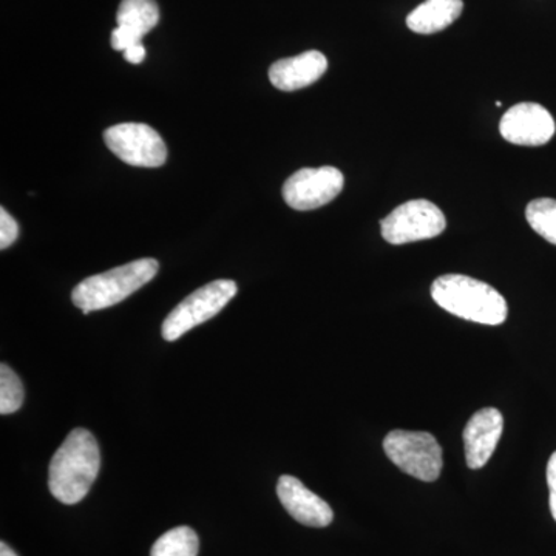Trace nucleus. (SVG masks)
Masks as SVG:
<instances>
[{
  "label": "nucleus",
  "mask_w": 556,
  "mask_h": 556,
  "mask_svg": "<svg viewBox=\"0 0 556 556\" xmlns=\"http://www.w3.org/2000/svg\"><path fill=\"white\" fill-rule=\"evenodd\" d=\"M100 467L101 453L97 439L86 428H75L51 459V495L67 506L78 504L90 492Z\"/></svg>",
  "instance_id": "1"
},
{
  "label": "nucleus",
  "mask_w": 556,
  "mask_h": 556,
  "mask_svg": "<svg viewBox=\"0 0 556 556\" xmlns=\"http://www.w3.org/2000/svg\"><path fill=\"white\" fill-rule=\"evenodd\" d=\"M431 298L442 309L475 324H504L508 308L506 299L495 288L477 278L448 274L431 285Z\"/></svg>",
  "instance_id": "2"
},
{
  "label": "nucleus",
  "mask_w": 556,
  "mask_h": 556,
  "mask_svg": "<svg viewBox=\"0 0 556 556\" xmlns=\"http://www.w3.org/2000/svg\"><path fill=\"white\" fill-rule=\"evenodd\" d=\"M159 262L153 258H139L119 268L86 278L73 289L72 300L84 316L91 311L110 308L130 298L138 289L148 285L159 273Z\"/></svg>",
  "instance_id": "3"
},
{
  "label": "nucleus",
  "mask_w": 556,
  "mask_h": 556,
  "mask_svg": "<svg viewBox=\"0 0 556 556\" xmlns=\"http://www.w3.org/2000/svg\"><path fill=\"white\" fill-rule=\"evenodd\" d=\"M383 450L388 459L409 477L424 482H434L441 477L442 447L427 431H390L383 439Z\"/></svg>",
  "instance_id": "4"
},
{
  "label": "nucleus",
  "mask_w": 556,
  "mask_h": 556,
  "mask_svg": "<svg viewBox=\"0 0 556 556\" xmlns=\"http://www.w3.org/2000/svg\"><path fill=\"white\" fill-rule=\"evenodd\" d=\"M237 283L232 280H215L188 295L172 311L163 324V338L174 342L190 329L217 316L219 311L236 298Z\"/></svg>",
  "instance_id": "5"
},
{
  "label": "nucleus",
  "mask_w": 556,
  "mask_h": 556,
  "mask_svg": "<svg viewBox=\"0 0 556 556\" xmlns=\"http://www.w3.org/2000/svg\"><path fill=\"white\" fill-rule=\"evenodd\" d=\"M445 228L444 212L428 200L407 201L380 222L383 240L394 247L434 239Z\"/></svg>",
  "instance_id": "6"
},
{
  "label": "nucleus",
  "mask_w": 556,
  "mask_h": 556,
  "mask_svg": "<svg viewBox=\"0 0 556 556\" xmlns=\"http://www.w3.org/2000/svg\"><path fill=\"white\" fill-rule=\"evenodd\" d=\"M108 148L124 163L135 167H161L167 160V146L148 124L124 123L104 131Z\"/></svg>",
  "instance_id": "7"
},
{
  "label": "nucleus",
  "mask_w": 556,
  "mask_h": 556,
  "mask_svg": "<svg viewBox=\"0 0 556 556\" xmlns=\"http://www.w3.org/2000/svg\"><path fill=\"white\" fill-rule=\"evenodd\" d=\"M345 185L342 172L325 166L318 169H300L283 185V199L295 211H313L331 203Z\"/></svg>",
  "instance_id": "8"
},
{
  "label": "nucleus",
  "mask_w": 556,
  "mask_h": 556,
  "mask_svg": "<svg viewBox=\"0 0 556 556\" xmlns=\"http://www.w3.org/2000/svg\"><path fill=\"white\" fill-rule=\"evenodd\" d=\"M555 130V119L548 110L535 102L514 105L500 123L501 135L506 141L527 148L547 144L554 138Z\"/></svg>",
  "instance_id": "9"
},
{
  "label": "nucleus",
  "mask_w": 556,
  "mask_h": 556,
  "mask_svg": "<svg viewBox=\"0 0 556 556\" xmlns=\"http://www.w3.org/2000/svg\"><path fill=\"white\" fill-rule=\"evenodd\" d=\"M277 495L288 514L300 525L320 529L331 525L334 519L329 504L291 475L278 479Z\"/></svg>",
  "instance_id": "10"
},
{
  "label": "nucleus",
  "mask_w": 556,
  "mask_h": 556,
  "mask_svg": "<svg viewBox=\"0 0 556 556\" xmlns=\"http://www.w3.org/2000/svg\"><path fill=\"white\" fill-rule=\"evenodd\" d=\"M503 430L504 417L500 409L482 408L470 417L464 428V448L467 466L471 470H479L489 463L503 437Z\"/></svg>",
  "instance_id": "11"
},
{
  "label": "nucleus",
  "mask_w": 556,
  "mask_h": 556,
  "mask_svg": "<svg viewBox=\"0 0 556 556\" xmlns=\"http://www.w3.org/2000/svg\"><path fill=\"white\" fill-rule=\"evenodd\" d=\"M328 60L317 50L305 51L299 56L274 62L269 68V80L276 89L295 91L309 87L327 72Z\"/></svg>",
  "instance_id": "12"
},
{
  "label": "nucleus",
  "mask_w": 556,
  "mask_h": 556,
  "mask_svg": "<svg viewBox=\"0 0 556 556\" xmlns=\"http://www.w3.org/2000/svg\"><path fill=\"white\" fill-rule=\"evenodd\" d=\"M463 10V0H426L408 14L407 25L417 35H434L450 27Z\"/></svg>",
  "instance_id": "13"
},
{
  "label": "nucleus",
  "mask_w": 556,
  "mask_h": 556,
  "mask_svg": "<svg viewBox=\"0 0 556 556\" xmlns=\"http://www.w3.org/2000/svg\"><path fill=\"white\" fill-rule=\"evenodd\" d=\"M118 27L142 40L159 25L160 9L155 0H123L116 13Z\"/></svg>",
  "instance_id": "14"
},
{
  "label": "nucleus",
  "mask_w": 556,
  "mask_h": 556,
  "mask_svg": "<svg viewBox=\"0 0 556 556\" xmlns=\"http://www.w3.org/2000/svg\"><path fill=\"white\" fill-rule=\"evenodd\" d=\"M199 551L200 540L195 530L181 526L160 536L150 556H197Z\"/></svg>",
  "instance_id": "15"
},
{
  "label": "nucleus",
  "mask_w": 556,
  "mask_h": 556,
  "mask_svg": "<svg viewBox=\"0 0 556 556\" xmlns=\"http://www.w3.org/2000/svg\"><path fill=\"white\" fill-rule=\"evenodd\" d=\"M526 218L538 236L556 247V200L536 199L526 208Z\"/></svg>",
  "instance_id": "16"
},
{
  "label": "nucleus",
  "mask_w": 556,
  "mask_h": 556,
  "mask_svg": "<svg viewBox=\"0 0 556 556\" xmlns=\"http://www.w3.org/2000/svg\"><path fill=\"white\" fill-rule=\"evenodd\" d=\"M24 386L7 364L0 365V413L11 415L24 404Z\"/></svg>",
  "instance_id": "17"
},
{
  "label": "nucleus",
  "mask_w": 556,
  "mask_h": 556,
  "mask_svg": "<svg viewBox=\"0 0 556 556\" xmlns=\"http://www.w3.org/2000/svg\"><path fill=\"white\" fill-rule=\"evenodd\" d=\"M20 237V226L16 219L2 207L0 211V249L10 248Z\"/></svg>",
  "instance_id": "18"
},
{
  "label": "nucleus",
  "mask_w": 556,
  "mask_h": 556,
  "mask_svg": "<svg viewBox=\"0 0 556 556\" xmlns=\"http://www.w3.org/2000/svg\"><path fill=\"white\" fill-rule=\"evenodd\" d=\"M548 504H551L552 517L556 521V452L551 456L547 464Z\"/></svg>",
  "instance_id": "19"
},
{
  "label": "nucleus",
  "mask_w": 556,
  "mask_h": 556,
  "mask_svg": "<svg viewBox=\"0 0 556 556\" xmlns=\"http://www.w3.org/2000/svg\"><path fill=\"white\" fill-rule=\"evenodd\" d=\"M124 58H126L127 62H130V64H141L142 61H144L146 58V49L142 43H137V46H131L130 49H127L124 51Z\"/></svg>",
  "instance_id": "20"
},
{
  "label": "nucleus",
  "mask_w": 556,
  "mask_h": 556,
  "mask_svg": "<svg viewBox=\"0 0 556 556\" xmlns=\"http://www.w3.org/2000/svg\"><path fill=\"white\" fill-rule=\"evenodd\" d=\"M0 556H17V554L9 546V544L0 543Z\"/></svg>",
  "instance_id": "21"
}]
</instances>
